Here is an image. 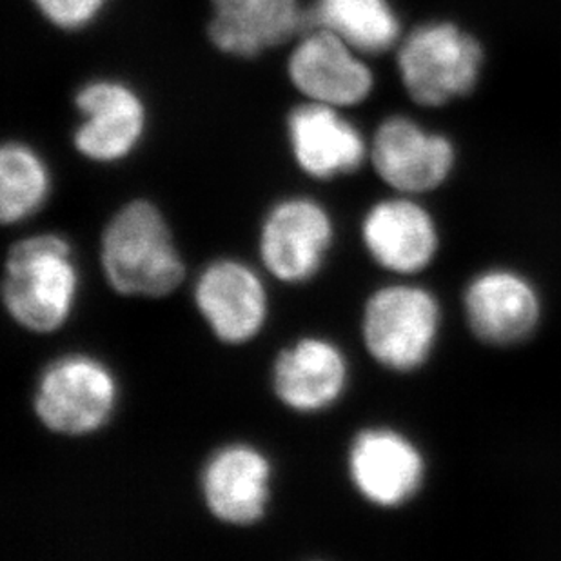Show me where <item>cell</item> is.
I'll list each match as a JSON object with an SVG mask.
<instances>
[{
  "label": "cell",
  "mask_w": 561,
  "mask_h": 561,
  "mask_svg": "<svg viewBox=\"0 0 561 561\" xmlns=\"http://www.w3.org/2000/svg\"><path fill=\"white\" fill-rule=\"evenodd\" d=\"M483 49L477 38L453 22H431L403 41L398 69L403 85L420 106H444L477 88Z\"/></svg>",
  "instance_id": "5"
},
{
  "label": "cell",
  "mask_w": 561,
  "mask_h": 561,
  "mask_svg": "<svg viewBox=\"0 0 561 561\" xmlns=\"http://www.w3.org/2000/svg\"><path fill=\"white\" fill-rule=\"evenodd\" d=\"M102 273L126 298L170 297L186 280V264L164 213L146 198L113 213L101 234Z\"/></svg>",
  "instance_id": "2"
},
{
  "label": "cell",
  "mask_w": 561,
  "mask_h": 561,
  "mask_svg": "<svg viewBox=\"0 0 561 561\" xmlns=\"http://www.w3.org/2000/svg\"><path fill=\"white\" fill-rule=\"evenodd\" d=\"M360 234L375 264L394 275L427 270L439 250L435 218L409 195L376 202L362 220Z\"/></svg>",
  "instance_id": "13"
},
{
  "label": "cell",
  "mask_w": 561,
  "mask_h": 561,
  "mask_svg": "<svg viewBox=\"0 0 561 561\" xmlns=\"http://www.w3.org/2000/svg\"><path fill=\"white\" fill-rule=\"evenodd\" d=\"M350 44L320 30L298 44L289 60V75L298 90L328 106H353L373 90V73Z\"/></svg>",
  "instance_id": "14"
},
{
  "label": "cell",
  "mask_w": 561,
  "mask_h": 561,
  "mask_svg": "<svg viewBox=\"0 0 561 561\" xmlns=\"http://www.w3.org/2000/svg\"><path fill=\"white\" fill-rule=\"evenodd\" d=\"M270 380L276 400L291 413H323L347 392L350 360L333 340L309 334L278 351Z\"/></svg>",
  "instance_id": "10"
},
{
  "label": "cell",
  "mask_w": 561,
  "mask_h": 561,
  "mask_svg": "<svg viewBox=\"0 0 561 561\" xmlns=\"http://www.w3.org/2000/svg\"><path fill=\"white\" fill-rule=\"evenodd\" d=\"M106 0H35L49 21L66 30L85 26L95 19Z\"/></svg>",
  "instance_id": "20"
},
{
  "label": "cell",
  "mask_w": 561,
  "mask_h": 561,
  "mask_svg": "<svg viewBox=\"0 0 561 561\" xmlns=\"http://www.w3.org/2000/svg\"><path fill=\"white\" fill-rule=\"evenodd\" d=\"M195 308L224 345L259 339L270 318V295L262 276L239 259H217L196 276Z\"/></svg>",
  "instance_id": "9"
},
{
  "label": "cell",
  "mask_w": 561,
  "mask_h": 561,
  "mask_svg": "<svg viewBox=\"0 0 561 561\" xmlns=\"http://www.w3.org/2000/svg\"><path fill=\"white\" fill-rule=\"evenodd\" d=\"M439 329L438 298L413 284L376 289L362 312V340L367 353L391 373L419 371L435 351Z\"/></svg>",
  "instance_id": "4"
},
{
  "label": "cell",
  "mask_w": 561,
  "mask_h": 561,
  "mask_svg": "<svg viewBox=\"0 0 561 561\" xmlns=\"http://www.w3.org/2000/svg\"><path fill=\"white\" fill-rule=\"evenodd\" d=\"M373 165L387 186L400 195H422L442 186L455 168L449 138L408 117L387 118L373 138Z\"/></svg>",
  "instance_id": "11"
},
{
  "label": "cell",
  "mask_w": 561,
  "mask_h": 561,
  "mask_svg": "<svg viewBox=\"0 0 561 561\" xmlns=\"http://www.w3.org/2000/svg\"><path fill=\"white\" fill-rule=\"evenodd\" d=\"M202 502L218 524L245 529L267 516L273 461L248 442H229L207 456L198 478Z\"/></svg>",
  "instance_id": "8"
},
{
  "label": "cell",
  "mask_w": 561,
  "mask_h": 561,
  "mask_svg": "<svg viewBox=\"0 0 561 561\" xmlns=\"http://www.w3.org/2000/svg\"><path fill=\"white\" fill-rule=\"evenodd\" d=\"M79 293V264L62 234H30L5 251L0 295L16 328L41 336L59 333L73 314Z\"/></svg>",
  "instance_id": "1"
},
{
  "label": "cell",
  "mask_w": 561,
  "mask_h": 561,
  "mask_svg": "<svg viewBox=\"0 0 561 561\" xmlns=\"http://www.w3.org/2000/svg\"><path fill=\"white\" fill-rule=\"evenodd\" d=\"M118 402L121 386L106 362L90 353H66L38 375L32 409L51 435L85 438L110 425Z\"/></svg>",
  "instance_id": "3"
},
{
  "label": "cell",
  "mask_w": 561,
  "mask_h": 561,
  "mask_svg": "<svg viewBox=\"0 0 561 561\" xmlns=\"http://www.w3.org/2000/svg\"><path fill=\"white\" fill-rule=\"evenodd\" d=\"M213 10L209 37L240 57L286 43L302 24L297 0H213Z\"/></svg>",
  "instance_id": "17"
},
{
  "label": "cell",
  "mask_w": 561,
  "mask_h": 561,
  "mask_svg": "<svg viewBox=\"0 0 561 561\" xmlns=\"http://www.w3.org/2000/svg\"><path fill=\"white\" fill-rule=\"evenodd\" d=\"M311 22L366 54L387 51L400 37V21L389 0H317Z\"/></svg>",
  "instance_id": "18"
},
{
  "label": "cell",
  "mask_w": 561,
  "mask_h": 561,
  "mask_svg": "<svg viewBox=\"0 0 561 561\" xmlns=\"http://www.w3.org/2000/svg\"><path fill=\"white\" fill-rule=\"evenodd\" d=\"M466 318L478 340L514 345L535 333L541 298L535 284L518 271L494 267L474 276L463 295Z\"/></svg>",
  "instance_id": "12"
},
{
  "label": "cell",
  "mask_w": 561,
  "mask_h": 561,
  "mask_svg": "<svg viewBox=\"0 0 561 561\" xmlns=\"http://www.w3.org/2000/svg\"><path fill=\"white\" fill-rule=\"evenodd\" d=\"M347 477L360 499L378 508H398L416 499L427 474L414 439L387 425L364 427L347 449Z\"/></svg>",
  "instance_id": "7"
},
{
  "label": "cell",
  "mask_w": 561,
  "mask_h": 561,
  "mask_svg": "<svg viewBox=\"0 0 561 561\" xmlns=\"http://www.w3.org/2000/svg\"><path fill=\"white\" fill-rule=\"evenodd\" d=\"M84 123L75 133V148L95 162L126 159L142 138L146 113L127 85L93 82L77 95Z\"/></svg>",
  "instance_id": "15"
},
{
  "label": "cell",
  "mask_w": 561,
  "mask_h": 561,
  "mask_svg": "<svg viewBox=\"0 0 561 561\" xmlns=\"http://www.w3.org/2000/svg\"><path fill=\"white\" fill-rule=\"evenodd\" d=\"M289 140L300 170L318 181L355 173L369 153L360 131L320 102L291 113Z\"/></svg>",
  "instance_id": "16"
},
{
  "label": "cell",
  "mask_w": 561,
  "mask_h": 561,
  "mask_svg": "<svg viewBox=\"0 0 561 561\" xmlns=\"http://www.w3.org/2000/svg\"><path fill=\"white\" fill-rule=\"evenodd\" d=\"M51 190L49 171L32 148L8 142L0 151V222L15 226L37 215Z\"/></svg>",
  "instance_id": "19"
},
{
  "label": "cell",
  "mask_w": 561,
  "mask_h": 561,
  "mask_svg": "<svg viewBox=\"0 0 561 561\" xmlns=\"http://www.w3.org/2000/svg\"><path fill=\"white\" fill-rule=\"evenodd\" d=\"M336 239L331 213L309 196L276 202L264 217L259 254L265 271L287 286H302L323 270Z\"/></svg>",
  "instance_id": "6"
}]
</instances>
